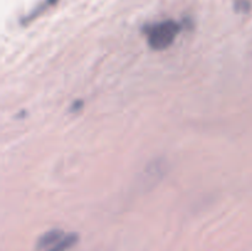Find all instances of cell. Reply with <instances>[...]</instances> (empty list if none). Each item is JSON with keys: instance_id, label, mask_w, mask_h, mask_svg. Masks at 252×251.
I'll use <instances>...</instances> for the list:
<instances>
[{"instance_id": "obj_1", "label": "cell", "mask_w": 252, "mask_h": 251, "mask_svg": "<svg viewBox=\"0 0 252 251\" xmlns=\"http://www.w3.org/2000/svg\"><path fill=\"white\" fill-rule=\"evenodd\" d=\"M184 29L181 22L175 20H162V21L148 24L143 27V32L147 36L148 44L153 51H164L174 43L180 31Z\"/></svg>"}, {"instance_id": "obj_2", "label": "cell", "mask_w": 252, "mask_h": 251, "mask_svg": "<svg viewBox=\"0 0 252 251\" xmlns=\"http://www.w3.org/2000/svg\"><path fill=\"white\" fill-rule=\"evenodd\" d=\"M64 234L65 233H64L62 229H58V228L47 230L46 233H43L38 239H37L36 250L37 251H47L48 249H51L54 244L58 243Z\"/></svg>"}, {"instance_id": "obj_3", "label": "cell", "mask_w": 252, "mask_h": 251, "mask_svg": "<svg viewBox=\"0 0 252 251\" xmlns=\"http://www.w3.org/2000/svg\"><path fill=\"white\" fill-rule=\"evenodd\" d=\"M58 1L59 0H43V1H41L39 4H37L36 6H34L33 9L29 12V14L25 15L24 17H21V20H20V24H21L22 26H26V25L31 24V22L34 21L37 17H39L42 14H44L47 10L51 9L52 6H54V5H56Z\"/></svg>"}, {"instance_id": "obj_4", "label": "cell", "mask_w": 252, "mask_h": 251, "mask_svg": "<svg viewBox=\"0 0 252 251\" xmlns=\"http://www.w3.org/2000/svg\"><path fill=\"white\" fill-rule=\"evenodd\" d=\"M79 240H80V236L78 233H65L58 243L54 244L47 251H69L79 243Z\"/></svg>"}, {"instance_id": "obj_5", "label": "cell", "mask_w": 252, "mask_h": 251, "mask_svg": "<svg viewBox=\"0 0 252 251\" xmlns=\"http://www.w3.org/2000/svg\"><path fill=\"white\" fill-rule=\"evenodd\" d=\"M251 2L250 0H234V10L240 14H246L250 11Z\"/></svg>"}, {"instance_id": "obj_6", "label": "cell", "mask_w": 252, "mask_h": 251, "mask_svg": "<svg viewBox=\"0 0 252 251\" xmlns=\"http://www.w3.org/2000/svg\"><path fill=\"white\" fill-rule=\"evenodd\" d=\"M83 106H84V101L83 100H75L70 105V108H69V111H70L71 113H76V112H79L81 108H83Z\"/></svg>"}]
</instances>
